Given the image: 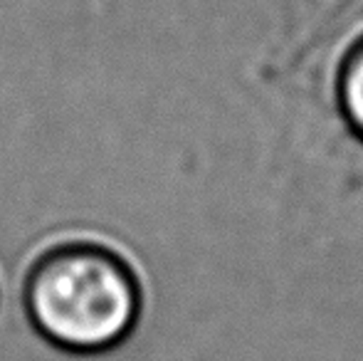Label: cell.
Masks as SVG:
<instances>
[{
    "instance_id": "2",
    "label": "cell",
    "mask_w": 363,
    "mask_h": 361,
    "mask_svg": "<svg viewBox=\"0 0 363 361\" xmlns=\"http://www.w3.org/2000/svg\"><path fill=\"white\" fill-rule=\"evenodd\" d=\"M341 99L351 124L363 134V48L354 55L341 82Z\"/></svg>"
},
{
    "instance_id": "1",
    "label": "cell",
    "mask_w": 363,
    "mask_h": 361,
    "mask_svg": "<svg viewBox=\"0 0 363 361\" xmlns=\"http://www.w3.org/2000/svg\"><path fill=\"white\" fill-rule=\"evenodd\" d=\"M23 307L55 347L104 352L131 334L141 312V287L129 262L104 243L60 238L30 257Z\"/></svg>"
}]
</instances>
